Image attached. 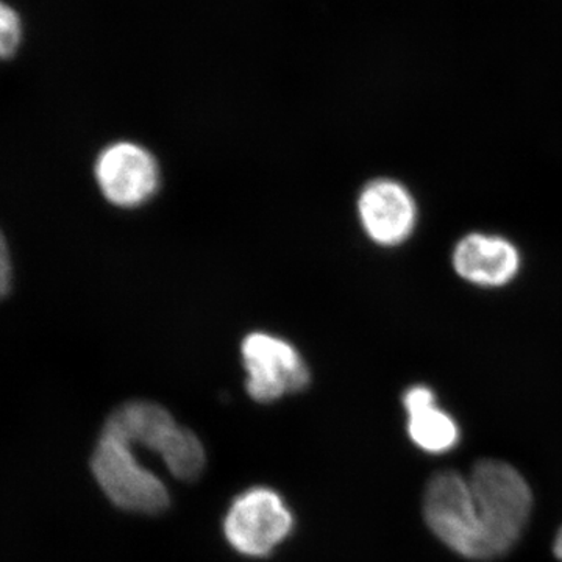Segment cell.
<instances>
[{"instance_id": "6da1fadb", "label": "cell", "mask_w": 562, "mask_h": 562, "mask_svg": "<svg viewBox=\"0 0 562 562\" xmlns=\"http://www.w3.org/2000/svg\"><path fill=\"white\" fill-rule=\"evenodd\" d=\"M103 431L160 454L168 471L183 482L199 479L205 468V450L198 436L180 427L157 403H125L111 413Z\"/></svg>"}, {"instance_id": "7a4b0ae2", "label": "cell", "mask_w": 562, "mask_h": 562, "mask_svg": "<svg viewBox=\"0 0 562 562\" xmlns=\"http://www.w3.org/2000/svg\"><path fill=\"white\" fill-rule=\"evenodd\" d=\"M490 558L502 557L519 541L531 514L530 486L503 461L484 460L468 476Z\"/></svg>"}, {"instance_id": "3957f363", "label": "cell", "mask_w": 562, "mask_h": 562, "mask_svg": "<svg viewBox=\"0 0 562 562\" xmlns=\"http://www.w3.org/2000/svg\"><path fill=\"white\" fill-rule=\"evenodd\" d=\"M428 527L453 552L469 560H491L471 484L458 472H439L425 490Z\"/></svg>"}, {"instance_id": "277c9868", "label": "cell", "mask_w": 562, "mask_h": 562, "mask_svg": "<svg viewBox=\"0 0 562 562\" xmlns=\"http://www.w3.org/2000/svg\"><path fill=\"white\" fill-rule=\"evenodd\" d=\"M91 469L106 497L125 512L158 514L169 506L161 480L140 465L133 447L110 432L102 431Z\"/></svg>"}, {"instance_id": "5b68a950", "label": "cell", "mask_w": 562, "mask_h": 562, "mask_svg": "<svg viewBox=\"0 0 562 562\" xmlns=\"http://www.w3.org/2000/svg\"><path fill=\"white\" fill-rule=\"evenodd\" d=\"M246 387L254 401L273 402L305 390L312 380L308 366L286 339L271 333L255 331L241 344Z\"/></svg>"}, {"instance_id": "8992f818", "label": "cell", "mask_w": 562, "mask_h": 562, "mask_svg": "<svg viewBox=\"0 0 562 562\" xmlns=\"http://www.w3.org/2000/svg\"><path fill=\"white\" fill-rule=\"evenodd\" d=\"M292 528L290 509L279 494L266 487L236 498L225 517L224 530L233 549L249 557H266Z\"/></svg>"}, {"instance_id": "52a82bcc", "label": "cell", "mask_w": 562, "mask_h": 562, "mask_svg": "<svg viewBox=\"0 0 562 562\" xmlns=\"http://www.w3.org/2000/svg\"><path fill=\"white\" fill-rule=\"evenodd\" d=\"M95 180L106 201L120 209H136L158 191L160 168L149 150L120 140L99 155Z\"/></svg>"}, {"instance_id": "ba28073f", "label": "cell", "mask_w": 562, "mask_h": 562, "mask_svg": "<svg viewBox=\"0 0 562 562\" xmlns=\"http://www.w3.org/2000/svg\"><path fill=\"white\" fill-rule=\"evenodd\" d=\"M358 216L373 243L382 247L401 246L416 228V201L398 181L373 180L362 188Z\"/></svg>"}, {"instance_id": "9c48e42d", "label": "cell", "mask_w": 562, "mask_h": 562, "mask_svg": "<svg viewBox=\"0 0 562 562\" xmlns=\"http://www.w3.org/2000/svg\"><path fill=\"white\" fill-rule=\"evenodd\" d=\"M453 269L462 280L482 288L512 283L520 269V254L502 236L472 233L453 250Z\"/></svg>"}, {"instance_id": "30bf717a", "label": "cell", "mask_w": 562, "mask_h": 562, "mask_svg": "<svg viewBox=\"0 0 562 562\" xmlns=\"http://www.w3.org/2000/svg\"><path fill=\"white\" fill-rule=\"evenodd\" d=\"M403 406L408 414L409 438L419 449L428 453H443L460 441L457 422L436 405V395L430 387H409L403 395Z\"/></svg>"}, {"instance_id": "8fae6325", "label": "cell", "mask_w": 562, "mask_h": 562, "mask_svg": "<svg viewBox=\"0 0 562 562\" xmlns=\"http://www.w3.org/2000/svg\"><path fill=\"white\" fill-rule=\"evenodd\" d=\"M22 22L20 14L0 0V60H9L20 49Z\"/></svg>"}, {"instance_id": "7c38bea8", "label": "cell", "mask_w": 562, "mask_h": 562, "mask_svg": "<svg viewBox=\"0 0 562 562\" xmlns=\"http://www.w3.org/2000/svg\"><path fill=\"white\" fill-rule=\"evenodd\" d=\"M11 288V260L9 246L0 232V299L9 294Z\"/></svg>"}, {"instance_id": "4fadbf2b", "label": "cell", "mask_w": 562, "mask_h": 562, "mask_svg": "<svg viewBox=\"0 0 562 562\" xmlns=\"http://www.w3.org/2000/svg\"><path fill=\"white\" fill-rule=\"evenodd\" d=\"M553 552L554 557L562 562V527L558 531L557 539H554Z\"/></svg>"}]
</instances>
